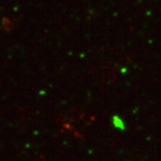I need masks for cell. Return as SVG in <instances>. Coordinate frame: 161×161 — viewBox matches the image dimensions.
<instances>
[{"mask_svg": "<svg viewBox=\"0 0 161 161\" xmlns=\"http://www.w3.org/2000/svg\"><path fill=\"white\" fill-rule=\"evenodd\" d=\"M112 123L115 128L119 129V130H124L126 128L125 123L123 121V120L119 115H114L112 117Z\"/></svg>", "mask_w": 161, "mask_h": 161, "instance_id": "cell-1", "label": "cell"}]
</instances>
